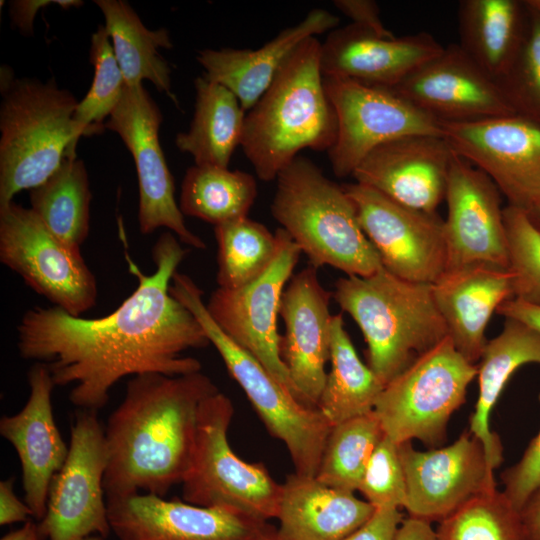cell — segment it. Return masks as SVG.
I'll use <instances>...</instances> for the list:
<instances>
[{
  "mask_svg": "<svg viewBox=\"0 0 540 540\" xmlns=\"http://www.w3.org/2000/svg\"><path fill=\"white\" fill-rule=\"evenodd\" d=\"M187 252L174 234L162 233L152 249L155 271L146 275L129 261L138 285L106 316L88 319L56 306L28 309L17 325L20 356L45 365L55 386L71 385L75 407L94 411L105 407L124 377L201 371L200 361L183 353L210 342L169 290Z\"/></svg>",
  "mask_w": 540,
  "mask_h": 540,
  "instance_id": "1",
  "label": "cell"
},
{
  "mask_svg": "<svg viewBox=\"0 0 540 540\" xmlns=\"http://www.w3.org/2000/svg\"><path fill=\"white\" fill-rule=\"evenodd\" d=\"M219 389L201 371L132 377L105 425L106 499L164 497L190 469L202 402Z\"/></svg>",
  "mask_w": 540,
  "mask_h": 540,
  "instance_id": "2",
  "label": "cell"
},
{
  "mask_svg": "<svg viewBox=\"0 0 540 540\" xmlns=\"http://www.w3.org/2000/svg\"><path fill=\"white\" fill-rule=\"evenodd\" d=\"M321 43L303 41L247 111L242 150L259 179L276 180L303 149L329 151L338 122L320 66Z\"/></svg>",
  "mask_w": 540,
  "mask_h": 540,
  "instance_id": "3",
  "label": "cell"
},
{
  "mask_svg": "<svg viewBox=\"0 0 540 540\" xmlns=\"http://www.w3.org/2000/svg\"><path fill=\"white\" fill-rule=\"evenodd\" d=\"M332 293L360 328L368 366L385 385L447 336L432 284L398 278L382 267L338 279Z\"/></svg>",
  "mask_w": 540,
  "mask_h": 540,
  "instance_id": "4",
  "label": "cell"
},
{
  "mask_svg": "<svg viewBox=\"0 0 540 540\" xmlns=\"http://www.w3.org/2000/svg\"><path fill=\"white\" fill-rule=\"evenodd\" d=\"M0 206L23 190L43 184L80 138L74 121L78 104L53 78H15L1 68Z\"/></svg>",
  "mask_w": 540,
  "mask_h": 540,
  "instance_id": "5",
  "label": "cell"
},
{
  "mask_svg": "<svg viewBox=\"0 0 540 540\" xmlns=\"http://www.w3.org/2000/svg\"><path fill=\"white\" fill-rule=\"evenodd\" d=\"M276 181L271 213L306 255L310 266H331L346 276L361 277L382 268L343 186L300 156L279 173Z\"/></svg>",
  "mask_w": 540,
  "mask_h": 540,
  "instance_id": "6",
  "label": "cell"
},
{
  "mask_svg": "<svg viewBox=\"0 0 540 540\" xmlns=\"http://www.w3.org/2000/svg\"><path fill=\"white\" fill-rule=\"evenodd\" d=\"M169 290L200 323L268 432L285 444L295 473L315 477L332 428L318 408L299 401L219 328L206 309L203 291L188 275L176 272Z\"/></svg>",
  "mask_w": 540,
  "mask_h": 540,
  "instance_id": "7",
  "label": "cell"
},
{
  "mask_svg": "<svg viewBox=\"0 0 540 540\" xmlns=\"http://www.w3.org/2000/svg\"><path fill=\"white\" fill-rule=\"evenodd\" d=\"M232 401L218 391L201 404L192 463L182 484L183 500L204 507L231 508L261 521L277 518L282 484L263 463L242 460L228 430Z\"/></svg>",
  "mask_w": 540,
  "mask_h": 540,
  "instance_id": "8",
  "label": "cell"
},
{
  "mask_svg": "<svg viewBox=\"0 0 540 540\" xmlns=\"http://www.w3.org/2000/svg\"><path fill=\"white\" fill-rule=\"evenodd\" d=\"M477 372L446 336L385 385L374 408L384 434L397 444L442 443Z\"/></svg>",
  "mask_w": 540,
  "mask_h": 540,
  "instance_id": "9",
  "label": "cell"
},
{
  "mask_svg": "<svg viewBox=\"0 0 540 540\" xmlns=\"http://www.w3.org/2000/svg\"><path fill=\"white\" fill-rule=\"evenodd\" d=\"M0 261L73 316L96 304L97 282L80 249L61 241L30 208L14 201L0 206Z\"/></svg>",
  "mask_w": 540,
  "mask_h": 540,
  "instance_id": "10",
  "label": "cell"
},
{
  "mask_svg": "<svg viewBox=\"0 0 540 540\" xmlns=\"http://www.w3.org/2000/svg\"><path fill=\"white\" fill-rule=\"evenodd\" d=\"M108 466L105 426L98 411L77 409L66 461L54 476L45 515L37 521L41 540H79L111 533L104 490Z\"/></svg>",
  "mask_w": 540,
  "mask_h": 540,
  "instance_id": "11",
  "label": "cell"
},
{
  "mask_svg": "<svg viewBox=\"0 0 540 540\" xmlns=\"http://www.w3.org/2000/svg\"><path fill=\"white\" fill-rule=\"evenodd\" d=\"M275 236L277 251L268 269L243 287H218L210 295L206 309L232 341L302 402L282 360V335L278 332L282 295L302 252L283 228H278Z\"/></svg>",
  "mask_w": 540,
  "mask_h": 540,
  "instance_id": "12",
  "label": "cell"
},
{
  "mask_svg": "<svg viewBox=\"0 0 540 540\" xmlns=\"http://www.w3.org/2000/svg\"><path fill=\"white\" fill-rule=\"evenodd\" d=\"M323 77L338 122L336 141L328 151L337 177L353 175L369 153L394 139L409 135L443 136L442 123L390 88Z\"/></svg>",
  "mask_w": 540,
  "mask_h": 540,
  "instance_id": "13",
  "label": "cell"
},
{
  "mask_svg": "<svg viewBox=\"0 0 540 540\" xmlns=\"http://www.w3.org/2000/svg\"><path fill=\"white\" fill-rule=\"evenodd\" d=\"M382 267L394 276L433 284L446 269L444 220L359 183L343 185Z\"/></svg>",
  "mask_w": 540,
  "mask_h": 540,
  "instance_id": "14",
  "label": "cell"
},
{
  "mask_svg": "<svg viewBox=\"0 0 540 540\" xmlns=\"http://www.w3.org/2000/svg\"><path fill=\"white\" fill-rule=\"evenodd\" d=\"M162 120L159 107L142 84L126 85L105 128L120 136L134 159L139 187L140 232L150 234L164 227L183 244L205 249V242L185 224L175 200L174 179L159 141Z\"/></svg>",
  "mask_w": 540,
  "mask_h": 540,
  "instance_id": "15",
  "label": "cell"
},
{
  "mask_svg": "<svg viewBox=\"0 0 540 540\" xmlns=\"http://www.w3.org/2000/svg\"><path fill=\"white\" fill-rule=\"evenodd\" d=\"M442 127L452 151L485 173L508 205L525 211L540 197V123L512 114Z\"/></svg>",
  "mask_w": 540,
  "mask_h": 540,
  "instance_id": "16",
  "label": "cell"
},
{
  "mask_svg": "<svg viewBox=\"0 0 540 540\" xmlns=\"http://www.w3.org/2000/svg\"><path fill=\"white\" fill-rule=\"evenodd\" d=\"M409 517L441 521L467 501L495 488L484 446L470 431L451 445L418 451L411 441L398 444Z\"/></svg>",
  "mask_w": 540,
  "mask_h": 540,
  "instance_id": "17",
  "label": "cell"
},
{
  "mask_svg": "<svg viewBox=\"0 0 540 540\" xmlns=\"http://www.w3.org/2000/svg\"><path fill=\"white\" fill-rule=\"evenodd\" d=\"M442 124L516 114L499 83L450 44L390 88Z\"/></svg>",
  "mask_w": 540,
  "mask_h": 540,
  "instance_id": "18",
  "label": "cell"
},
{
  "mask_svg": "<svg viewBox=\"0 0 540 540\" xmlns=\"http://www.w3.org/2000/svg\"><path fill=\"white\" fill-rule=\"evenodd\" d=\"M118 540H257L266 521L226 507H204L147 493L107 498Z\"/></svg>",
  "mask_w": 540,
  "mask_h": 540,
  "instance_id": "19",
  "label": "cell"
},
{
  "mask_svg": "<svg viewBox=\"0 0 540 540\" xmlns=\"http://www.w3.org/2000/svg\"><path fill=\"white\" fill-rule=\"evenodd\" d=\"M445 199V271L472 265L507 269L504 208L495 183L455 154Z\"/></svg>",
  "mask_w": 540,
  "mask_h": 540,
  "instance_id": "20",
  "label": "cell"
},
{
  "mask_svg": "<svg viewBox=\"0 0 540 540\" xmlns=\"http://www.w3.org/2000/svg\"><path fill=\"white\" fill-rule=\"evenodd\" d=\"M317 271L308 265L291 277L279 312L285 325L282 360L302 402L309 407L317 406L326 381L333 319L329 310L333 293L322 286Z\"/></svg>",
  "mask_w": 540,
  "mask_h": 540,
  "instance_id": "21",
  "label": "cell"
},
{
  "mask_svg": "<svg viewBox=\"0 0 540 540\" xmlns=\"http://www.w3.org/2000/svg\"><path fill=\"white\" fill-rule=\"evenodd\" d=\"M454 157L443 136L409 135L375 148L352 176L400 204L433 213L445 198Z\"/></svg>",
  "mask_w": 540,
  "mask_h": 540,
  "instance_id": "22",
  "label": "cell"
},
{
  "mask_svg": "<svg viewBox=\"0 0 540 540\" xmlns=\"http://www.w3.org/2000/svg\"><path fill=\"white\" fill-rule=\"evenodd\" d=\"M29 397L23 408L0 420V434L15 449L20 461L24 502L40 521L45 515L54 476L69 452L56 425L52 392L55 387L47 367L34 363L27 374Z\"/></svg>",
  "mask_w": 540,
  "mask_h": 540,
  "instance_id": "23",
  "label": "cell"
},
{
  "mask_svg": "<svg viewBox=\"0 0 540 540\" xmlns=\"http://www.w3.org/2000/svg\"><path fill=\"white\" fill-rule=\"evenodd\" d=\"M443 49L427 32L384 37L351 23L328 34L320 66L325 77L392 88Z\"/></svg>",
  "mask_w": 540,
  "mask_h": 540,
  "instance_id": "24",
  "label": "cell"
},
{
  "mask_svg": "<svg viewBox=\"0 0 540 540\" xmlns=\"http://www.w3.org/2000/svg\"><path fill=\"white\" fill-rule=\"evenodd\" d=\"M339 17L316 8L298 24L283 29L258 49L222 48L199 51L204 76L229 89L245 111L250 110L271 85L283 64L306 39L337 28Z\"/></svg>",
  "mask_w": 540,
  "mask_h": 540,
  "instance_id": "25",
  "label": "cell"
},
{
  "mask_svg": "<svg viewBox=\"0 0 540 540\" xmlns=\"http://www.w3.org/2000/svg\"><path fill=\"white\" fill-rule=\"evenodd\" d=\"M432 292L447 336L456 350L474 364L487 343L485 330L492 314L513 298L509 271L486 265L445 271L432 284Z\"/></svg>",
  "mask_w": 540,
  "mask_h": 540,
  "instance_id": "26",
  "label": "cell"
},
{
  "mask_svg": "<svg viewBox=\"0 0 540 540\" xmlns=\"http://www.w3.org/2000/svg\"><path fill=\"white\" fill-rule=\"evenodd\" d=\"M375 508L354 492L292 473L282 484L278 540H342L364 525Z\"/></svg>",
  "mask_w": 540,
  "mask_h": 540,
  "instance_id": "27",
  "label": "cell"
},
{
  "mask_svg": "<svg viewBox=\"0 0 540 540\" xmlns=\"http://www.w3.org/2000/svg\"><path fill=\"white\" fill-rule=\"evenodd\" d=\"M528 363L540 364V333L519 320L506 318L503 330L486 343L480 357L479 393L470 418L469 431L482 442L492 470L501 464L503 449L490 429L491 411L512 374Z\"/></svg>",
  "mask_w": 540,
  "mask_h": 540,
  "instance_id": "28",
  "label": "cell"
},
{
  "mask_svg": "<svg viewBox=\"0 0 540 540\" xmlns=\"http://www.w3.org/2000/svg\"><path fill=\"white\" fill-rule=\"evenodd\" d=\"M458 22L462 50L499 82L523 44L529 22L525 1L462 0Z\"/></svg>",
  "mask_w": 540,
  "mask_h": 540,
  "instance_id": "29",
  "label": "cell"
},
{
  "mask_svg": "<svg viewBox=\"0 0 540 540\" xmlns=\"http://www.w3.org/2000/svg\"><path fill=\"white\" fill-rule=\"evenodd\" d=\"M195 91L192 122L177 134L176 146L196 165L228 168L235 148L241 146L246 111L229 89L204 75L196 78Z\"/></svg>",
  "mask_w": 540,
  "mask_h": 540,
  "instance_id": "30",
  "label": "cell"
},
{
  "mask_svg": "<svg viewBox=\"0 0 540 540\" xmlns=\"http://www.w3.org/2000/svg\"><path fill=\"white\" fill-rule=\"evenodd\" d=\"M105 19V28L127 86L149 80L178 107L171 91V69L159 48H172L166 29L149 30L134 9L123 0H96Z\"/></svg>",
  "mask_w": 540,
  "mask_h": 540,
  "instance_id": "31",
  "label": "cell"
},
{
  "mask_svg": "<svg viewBox=\"0 0 540 540\" xmlns=\"http://www.w3.org/2000/svg\"><path fill=\"white\" fill-rule=\"evenodd\" d=\"M330 371L317 408L331 426L374 411L385 384L359 358L341 314L333 315Z\"/></svg>",
  "mask_w": 540,
  "mask_h": 540,
  "instance_id": "32",
  "label": "cell"
},
{
  "mask_svg": "<svg viewBox=\"0 0 540 540\" xmlns=\"http://www.w3.org/2000/svg\"><path fill=\"white\" fill-rule=\"evenodd\" d=\"M91 198L84 162L66 154L58 169L30 190V209L57 238L80 249L89 233Z\"/></svg>",
  "mask_w": 540,
  "mask_h": 540,
  "instance_id": "33",
  "label": "cell"
},
{
  "mask_svg": "<svg viewBox=\"0 0 540 540\" xmlns=\"http://www.w3.org/2000/svg\"><path fill=\"white\" fill-rule=\"evenodd\" d=\"M256 196L257 183L251 174L194 164L183 178L179 208L183 215L217 226L247 217Z\"/></svg>",
  "mask_w": 540,
  "mask_h": 540,
  "instance_id": "34",
  "label": "cell"
},
{
  "mask_svg": "<svg viewBox=\"0 0 540 540\" xmlns=\"http://www.w3.org/2000/svg\"><path fill=\"white\" fill-rule=\"evenodd\" d=\"M218 287L237 289L259 278L277 251L275 233L248 217L214 226Z\"/></svg>",
  "mask_w": 540,
  "mask_h": 540,
  "instance_id": "35",
  "label": "cell"
},
{
  "mask_svg": "<svg viewBox=\"0 0 540 540\" xmlns=\"http://www.w3.org/2000/svg\"><path fill=\"white\" fill-rule=\"evenodd\" d=\"M384 435L374 411L332 426L315 478L329 487L355 492Z\"/></svg>",
  "mask_w": 540,
  "mask_h": 540,
  "instance_id": "36",
  "label": "cell"
},
{
  "mask_svg": "<svg viewBox=\"0 0 540 540\" xmlns=\"http://www.w3.org/2000/svg\"><path fill=\"white\" fill-rule=\"evenodd\" d=\"M437 540H532L521 511L488 489L440 521Z\"/></svg>",
  "mask_w": 540,
  "mask_h": 540,
  "instance_id": "37",
  "label": "cell"
},
{
  "mask_svg": "<svg viewBox=\"0 0 540 540\" xmlns=\"http://www.w3.org/2000/svg\"><path fill=\"white\" fill-rule=\"evenodd\" d=\"M90 61L94 66L93 81L74 113L80 137L99 134L104 130V121L119 103L126 86L104 25L98 26L91 36Z\"/></svg>",
  "mask_w": 540,
  "mask_h": 540,
  "instance_id": "38",
  "label": "cell"
},
{
  "mask_svg": "<svg viewBox=\"0 0 540 540\" xmlns=\"http://www.w3.org/2000/svg\"><path fill=\"white\" fill-rule=\"evenodd\" d=\"M503 218L513 298L540 306V231L517 207H504Z\"/></svg>",
  "mask_w": 540,
  "mask_h": 540,
  "instance_id": "39",
  "label": "cell"
},
{
  "mask_svg": "<svg viewBox=\"0 0 540 540\" xmlns=\"http://www.w3.org/2000/svg\"><path fill=\"white\" fill-rule=\"evenodd\" d=\"M527 8L529 22L523 44L498 83L516 114L540 123V13Z\"/></svg>",
  "mask_w": 540,
  "mask_h": 540,
  "instance_id": "40",
  "label": "cell"
},
{
  "mask_svg": "<svg viewBox=\"0 0 540 540\" xmlns=\"http://www.w3.org/2000/svg\"><path fill=\"white\" fill-rule=\"evenodd\" d=\"M358 491L375 509L404 507L406 483L398 444L386 435L373 451Z\"/></svg>",
  "mask_w": 540,
  "mask_h": 540,
  "instance_id": "41",
  "label": "cell"
},
{
  "mask_svg": "<svg viewBox=\"0 0 540 540\" xmlns=\"http://www.w3.org/2000/svg\"><path fill=\"white\" fill-rule=\"evenodd\" d=\"M503 491L519 511L529 498L540 489V431L528 445L522 458L501 475Z\"/></svg>",
  "mask_w": 540,
  "mask_h": 540,
  "instance_id": "42",
  "label": "cell"
},
{
  "mask_svg": "<svg viewBox=\"0 0 540 540\" xmlns=\"http://www.w3.org/2000/svg\"><path fill=\"white\" fill-rule=\"evenodd\" d=\"M402 517L398 508L376 509L364 525L342 540H394Z\"/></svg>",
  "mask_w": 540,
  "mask_h": 540,
  "instance_id": "43",
  "label": "cell"
},
{
  "mask_svg": "<svg viewBox=\"0 0 540 540\" xmlns=\"http://www.w3.org/2000/svg\"><path fill=\"white\" fill-rule=\"evenodd\" d=\"M334 5L352 20V24L384 37L395 36L381 21L379 7L376 2L371 0H336Z\"/></svg>",
  "mask_w": 540,
  "mask_h": 540,
  "instance_id": "44",
  "label": "cell"
},
{
  "mask_svg": "<svg viewBox=\"0 0 540 540\" xmlns=\"http://www.w3.org/2000/svg\"><path fill=\"white\" fill-rule=\"evenodd\" d=\"M51 4H57L63 9L83 5L78 0H17L10 3L12 22L25 34L33 31V21L37 12Z\"/></svg>",
  "mask_w": 540,
  "mask_h": 540,
  "instance_id": "45",
  "label": "cell"
},
{
  "mask_svg": "<svg viewBox=\"0 0 540 540\" xmlns=\"http://www.w3.org/2000/svg\"><path fill=\"white\" fill-rule=\"evenodd\" d=\"M15 478L0 481V525L26 522L33 512L26 502H22L14 491Z\"/></svg>",
  "mask_w": 540,
  "mask_h": 540,
  "instance_id": "46",
  "label": "cell"
},
{
  "mask_svg": "<svg viewBox=\"0 0 540 540\" xmlns=\"http://www.w3.org/2000/svg\"><path fill=\"white\" fill-rule=\"evenodd\" d=\"M496 312L505 318L519 320L540 333V306L512 298L503 302Z\"/></svg>",
  "mask_w": 540,
  "mask_h": 540,
  "instance_id": "47",
  "label": "cell"
},
{
  "mask_svg": "<svg viewBox=\"0 0 540 540\" xmlns=\"http://www.w3.org/2000/svg\"><path fill=\"white\" fill-rule=\"evenodd\" d=\"M394 540H437L430 522L409 517L401 522Z\"/></svg>",
  "mask_w": 540,
  "mask_h": 540,
  "instance_id": "48",
  "label": "cell"
},
{
  "mask_svg": "<svg viewBox=\"0 0 540 540\" xmlns=\"http://www.w3.org/2000/svg\"><path fill=\"white\" fill-rule=\"evenodd\" d=\"M521 514L531 539L540 540V489L529 498Z\"/></svg>",
  "mask_w": 540,
  "mask_h": 540,
  "instance_id": "49",
  "label": "cell"
},
{
  "mask_svg": "<svg viewBox=\"0 0 540 540\" xmlns=\"http://www.w3.org/2000/svg\"><path fill=\"white\" fill-rule=\"evenodd\" d=\"M0 540H41V538L37 523L28 520L20 528L3 535Z\"/></svg>",
  "mask_w": 540,
  "mask_h": 540,
  "instance_id": "50",
  "label": "cell"
},
{
  "mask_svg": "<svg viewBox=\"0 0 540 540\" xmlns=\"http://www.w3.org/2000/svg\"><path fill=\"white\" fill-rule=\"evenodd\" d=\"M532 224L540 231V197L524 211Z\"/></svg>",
  "mask_w": 540,
  "mask_h": 540,
  "instance_id": "51",
  "label": "cell"
},
{
  "mask_svg": "<svg viewBox=\"0 0 540 540\" xmlns=\"http://www.w3.org/2000/svg\"><path fill=\"white\" fill-rule=\"evenodd\" d=\"M257 540H278L276 536V529L269 526Z\"/></svg>",
  "mask_w": 540,
  "mask_h": 540,
  "instance_id": "52",
  "label": "cell"
},
{
  "mask_svg": "<svg viewBox=\"0 0 540 540\" xmlns=\"http://www.w3.org/2000/svg\"><path fill=\"white\" fill-rule=\"evenodd\" d=\"M525 2L530 9L540 13V0H526Z\"/></svg>",
  "mask_w": 540,
  "mask_h": 540,
  "instance_id": "53",
  "label": "cell"
},
{
  "mask_svg": "<svg viewBox=\"0 0 540 540\" xmlns=\"http://www.w3.org/2000/svg\"><path fill=\"white\" fill-rule=\"evenodd\" d=\"M79 540H107V538L99 536V535H92V536H88Z\"/></svg>",
  "mask_w": 540,
  "mask_h": 540,
  "instance_id": "54",
  "label": "cell"
}]
</instances>
